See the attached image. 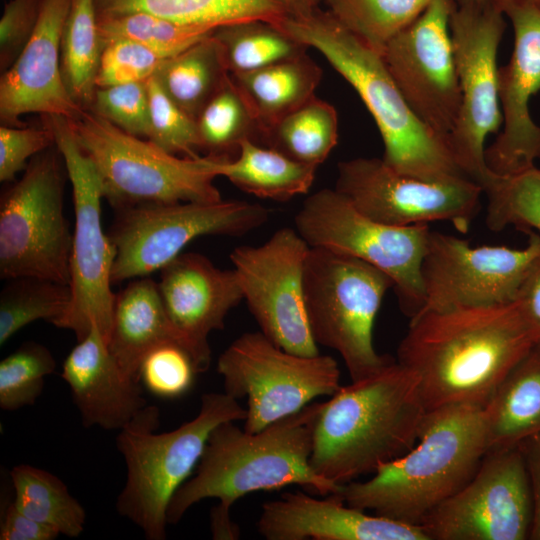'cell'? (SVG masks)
<instances>
[{"mask_svg": "<svg viewBox=\"0 0 540 540\" xmlns=\"http://www.w3.org/2000/svg\"><path fill=\"white\" fill-rule=\"evenodd\" d=\"M539 342L518 300L425 311L410 318L396 361L417 376L427 411L459 404L485 407Z\"/></svg>", "mask_w": 540, "mask_h": 540, "instance_id": "6da1fadb", "label": "cell"}, {"mask_svg": "<svg viewBox=\"0 0 540 540\" xmlns=\"http://www.w3.org/2000/svg\"><path fill=\"white\" fill-rule=\"evenodd\" d=\"M323 401L310 463L343 485L409 451L427 413L417 376L396 360Z\"/></svg>", "mask_w": 540, "mask_h": 540, "instance_id": "7a4b0ae2", "label": "cell"}, {"mask_svg": "<svg viewBox=\"0 0 540 540\" xmlns=\"http://www.w3.org/2000/svg\"><path fill=\"white\" fill-rule=\"evenodd\" d=\"M323 402L301 410L251 433L226 421L211 432L196 473L173 495L168 524L178 523L194 504L207 498L231 508L256 491L298 485L313 494L336 493L341 485L317 474L311 466L313 434Z\"/></svg>", "mask_w": 540, "mask_h": 540, "instance_id": "3957f363", "label": "cell"}, {"mask_svg": "<svg viewBox=\"0 0 540 540\" xmlns=\"http://www.w3.org/2000/svg\"><path fill=\"white\" fill-rule=\"evenodd\" d=\"M483 408L459 404L427 411L409 451L335 494L349 506L420 525L471 479L487 453Z\"/></svg>", "mask_w": 540, "mask_h": 540, "instance_id": "277c9868", "label": "cell"}, {"mask_svg": "<svg viewBox=\"0 0 540 540\" xmlns=\"http://www.w3.org/2000/svg\"><path fill=\"white\" fill-rule=\"evenodd\" d=\"M278 27L299 43L319 51L355 89L378 127L384 144L382 159L389 167L428 180L466 176L449 144L412 112L382 55L328 11L315 6L292 12Z\"/></svg>", "mask_w": 540, "mask_h": 540, "instance_id": "5b68a950", "label": "cell"}, {"mask_svg": "<svg viewBox=\"0 0 540 540\" xmlns=\"http://www.w3.org/2000/svg\"><path fill=\"white\" fill-rule=\"evenodd\" d=\"M245 417L246 408L237 399L225 392H209L202 395L199 413L192 420L157 433L159 409L147 405L116 438L127 469L117 512L137 525L146 539H166L169 503L198 464L211 432L223 422Z\"/></svg>", "mask_w": 540, "mask_h": 540, "instance_id": "8992f818", "label": "cell"}, {"mask_svg": "<svg viewBox=\"0 0 540 540\" xmlns=\"http://www.w3.org/2000/svg\"><path fill=\"white\" fill-rule=\"evenodd\" d=\"M75 139L101 177L115 209L142 204L216 202L219 159L179 157L131 135L89 109L68 119Z\"/></svg>", "mask_w": 540, "mask_h": 540, "instance_id": "52a82bcc", "label": "cell"}, {"mask_svg": "<svg viewBox=\"0 0 540 540\" xmlns=\"http://www.w3.org/2000/svg\"><path fill=\"white\" fill-rule=\"evenodd\" d=\"M393 280L375 266L324 247H310L304 266L307 319L317 345L342 357L351 381L394 361L377 353L373 328Z\"/></svg>", "mask_w": 540, "mask_h": 540, "instance_id": "ba28073f", "label": "cell"}, {"mask_svg": "<svg viewBox=\"0 0 540 540\" xmlns=\"http://www.w3.org/2000/svg\"><path fill=\"white\" fill-rule=\"evenodd\" d=\"M67 180L64 158L54 144L34 156L22 177L1 194V279L32 276L70 284Z\"/></svg>", "mask_w": 540, "mask_h": 540, "instance_id": "9c48e42d", "label": "cell"}, {"mask_svg": "<svg viewBox=\"0 0 540 540\" xmlns=\"http://www.w3.org/2000/svg\"><path fill=\"white\" fill-rule=\"evenodd\" d=\"M42 116L44 126L51 132L54 144L64 158L75 213L70 259L71 303L54 326L71 330L77 341L84 339L96 326L107 342L116 297L111 289L116 251L102 225V180L92 160L77 143L68 118Z\"/></svg>", "mask_w": 540, "mask_h": 540, "instance_id": "30bf717a", "label": "cell"}, {"mask_svg": "<svg viewBox=\"0 0 540 540\" xmlns=\"http://www.w3.org/2000/svg\"><path fill=\"white\" fill-rule=\"evenodd\" d=\"M269 215L258 203L238 200L117 209L108 232L116 251L112 284L160 271L200 236L243 235L262 226Z\"/></svg>", "mask_w": 540, "mask_h": 540, "instance_id": "8fae6325", "label": "cell"}, {"mask_svg": "<svg viewBox=\"0 0 540 540\" xmlns=\"http://www.w3.org/2000/svg\"><path fill=\"white\" fill-rule=\"evenodd\" d=\"M504 16L498 0L455 2L450 16L461 106L449 146L462 172L481 186L493 174L485 162V141L502 123L497 54Z\"/></svg>", "mask_w": 540, "mask_h": 540, "instance_id": "7c38bea8", "label": "cell"}, {"mask_svg": "<svg viewBox=\"0 0 540 540\" xmlns=\"http://www.w3.org/2000/svg\"><path fill=\"white\" fill-rule=\"evenodd\" d=\"M295 229L310 247L353 256L386 273L410 318L421 309V264L431 231L428 224L399 227L376 222L335 188H324L304 201L295 216Z\"/></svg>", "mask_w": 540, "mask_h": 540, "instance_id": "4fadbf2b", "label": "cell"}, {"mask_svg": "<svg viewBox=\"0 0 540 540\" xmlns=\"http://www.w3.org/2000/svg\"><path fill=\"white\" fill-rule=\"evenodd\" d=\"M224 392L246 397L244 430L258 432L340 387L338 363L329 355L288 352L261 331L246 332L219 356Z\"/></svg>", "mask_w": 540, "mask_h": 540, "instance_id": "5bb4252c", "label": "cell"}, {"mask_svg": "<svg viewBox=\"0 0 540 540\" xmlns=\"http://www.w3.org/2000/svg\"><path fill=\"white\" fill-rule=\"evenodd\" d=\"M335 189L370 219L391 226L448 221L462 233L480 205L482 186L467 176L440 180L399 173L380 158L338 164Z\"/></svg>", "mask_w": 540, "mask_h": 540, "instance_id": "9a60e30c", "label": "cell"}, {"mask_svg": "<svg viewBox=\"0 0 540 540\" xmlns=\"http://www.w3.org/2000/svg\"><path fill=\"white\" fill-rule=\"evenodd\" d=\"M527 245L473 247L467 240L430 231L421 264L423 304L416 313L507 304L540 256V234ZM415 314V315H416Z\"/></svg>", "mask_w": 540, "mask_h": 540, "instance_id": "2e32d148", "label": "cell"}, {"mask_svg": "<svg viewBox=\"0 0 540 540\" xmlns=\"http://www.w3.org/2000/svg\"><path fill=\"white\" fill-rule=\"evenodd\" d=\"M533 516L518 446L488 451L471 479L420 523L429 540H524Z\"/></svg>", "mask_w": 540, "mask_h": 540, "instance_id": "e0dca14e", "label": "cell"}, {"mask_svg": "<svg viewBox=\"0 0 540 540\" xmlns=\"http://www.w3.org/2000/svg\"><path fill=\"white\" fill-rule=\"evenodd\" d=\"M310 246L296 229L284 227L262 245H242L230 254L243 299L260 331L280 348L319 354L307 319L304 266Z\"/></svg>", "mask_w": 540, "mask_h": 540, "instance_id": "ac0fdd59", "label": "cell"}, {"mask_svg": "<svg viewBox=\"0 0 540 540\" xmlns=\"http://www.w3.org/2000/svg\"><path fill=\"white\" fill-rule=\"evenodd\" d=\"M454 0H431L382 58L416 117L449 144L461 106L450 16Z\"/></svg>", "mask_w": 540, "mask_h": 540, "instance_id": "d6986e66", "label": "cell"}, {"mask_svg": "<svg viewBox=\"0 0 540 540\" xmlns=\"http://www.w3.org/2000/svg\"><path fill=\"white\" fill-rule=\"evenodd\" d=\"M498 3L512 23L514 47L509 62L498 70L503 128L485 149V162L492 173L506 176L540 159V126L529 112L531 97L540 91V7L532 0Z\"/></svg>", "mask_w": 540, "mask_h": 540, "instance_id": "ffe728a7", "label": "cell"}, {"mask_svg": "<svg viewBox=\"0 0 540 540\" xmlns=\"http://www.w3.org/2000/svg\"><path fill=\"white\" fill-rule=\"evenodd\" d=\"M157 285L197 373L205 372L211 362L209 334L224 328L227 314L243 299L234 270L220 269L206 256L186 252L160 270Z\"/></svg>", "mask_w": 540, "mask_h": 540, "instance_id": "44dd1931", "label": "cell"}, {"mask_svg": "<svg viewBox=\"0 0 540 540\" xmlns=\"http://www.w3.org/2000/svg\"><path fill=\"white\" fill-rule=\"evenodd\" d=\"M71 0H43L36 29L0 79L1 125L24 127L27 113L68 119L82 111L70 96L61 72V36Z\"/></svg>", "mask_w": 540, "mask_h": 540, "instance_id": "7402d4cb", "label": "cell"}, {"mask_svg": "<svg viewBox=\"0 0 540 540\" xmlns=\"http://www.w3.org/2000/svg\"><path fill=\"white\" fill-rule=\"evenodd\" d=\"M323 497L285 492L265 502L258 532L267 540H429L419 525L349 506L335 493Z\"/></svg>", "mask_w": 540, "mask_h": 540, "instance_id": "603a6c76", "label": "cell"}, {"mask_svg": "<svg viewBox=\"0 0 540 540\" xmlns=\"http://www.w3.org/2000/svg\"><path fill=\"white\" fill-rule=\"evenodd\" d=\"M61 377L84 427L120 430L148 405L140 381L124 373L96 326L70 351Z\"/></svg>", "mask_w": 540, "mask_h": 540, "instance_id": "cb8c5ba5", "label": "cell"}, {"mask_svg": "<svg viewBox=\"0 0 540 540\" xmlns=\"http://www.w3.org/2000/svg\"><path fill=\"white\" fill-rule=\"evenodd\" d=\"M169 342L185 348L167 315L157 282L147 276L132 279L115 297L107 341L110 353L127 376L140 381L145 356Z\"/></svg>", "mask_w": 540, "mask_h": 540, "instance_id": "d4e9b609", "label": "cell"}, {"mask_svg": "<svg viewBox=\"0 0 540 540\" xmlns=\"http://www.w3.org/2000/svg\"><path fill=\"white\" fill-rule=\"evenodd\" d=\"M483 414L487 452L540 432V342L500 383Z\"/></svg>", "mask_w": 540, "mask_h": 540, "instance_id": "484cf974", "label": "cell"}, {"mask_svg": "<svg viewBox=\"0 0 540 540\" xmlns=\"http://www.w3.org/2000/svg\"><path fill=\"white\" fill-rule=\"evenodd\" d=\"M230 75L250 105L263 140L278 121L315 96L321 70L303 54L254 71Z\"/></svg>", "mask_w": 540, "mask_h": 540, "instance_id": "4316f807", "label": "cell"}, {"mask_svg": "<svg viewBox=\"0 0 540 540\" xmlns=\"http://www.w3.org/2000/svg\"><path fill=\"white\" fill-rule=\"evenodd\" d=\"M97 17L145 12L211 29L261 20L278 26L291 12L283 0H94Z\"/></svg>", "mask_w": 540, "mask_h": 540, "instance_id": "83f0119b", "label": "cell"}, {"mask_svg": "<svg viewBox=\"0 0 540 540\" xmlns=\"http://www.w3.org/2000/svg\"><path fill=\"white\" fill-rule=\"evenodd\" d=\"M318 167L298 162L282 152L247 139L233 159H219L215 170L244 192L286 201L306 194Z\"/></svg>", "mask_w": 540, "mask_h": 540, "instance_id": "f1b7e54d", "label": "cell"}, {"mask_svg": "<svg viewBox=\"0 0 540 540\" xmlns=\"http://www.w3.org/2000/svg\"><path fill=\"white\" fill-rule=\"evenodd\" d=\"M229 75L221 47L210 34L167 58L154 77L169 98L196 120Z\"/></svg>", "mask_w": 540, "mask_h": 540, "instance_id": "f546056e", "label": "cell"}, {"mask_svg": "<svg viewBox=\"0 0 540 540\" xmlns=\"http://www.w3.org/2000/svg\"><path fill=\"white\" fill-rule=\"evenodd\" d=\"M102 51L94 0H71L61 36V72L70 96L85 109L97 89Z\"/></svg>", "mask_w": 540, "mask_h": 540, "instance_id": "4dcf8cb0", "label": "cell"}, {"mask_svg": "<svg viewBox=\"0 0 540 540\" xmlns=\"http://www.w3.org/2000/svg\"><path fill=\"white\" fill-rule=\"evenodd\" d=\"M14 503L27 516L55 528L60 534L78 537L84 530L86 512L54 474L27 464L10 472Z\"/></svg>", "mask_w": 540, "mask_h": 540, "instance_id": "1f68e13d", "label": "cell"}, {"mask_svg": "<svg viewBox=\"0 0 540 540\" xmlns=\"http://www.w3.org/2000/svg\"><path fill=\"white\" fill-rule=\"evenodd\" d=\"M337 140L335 108L313 96L278 121L262 142L298 162L318 167L327 159Z\"/></svg>", "mask_w": 540, "mask_h": 540, "instance_id": "d6a6232c", "label": "cell"}, {"mask_svg": "<svg viewBox=\"0 0 540 540\" xmlns=\"http://www.w3.org/2000/svg\"><path fill=\"white\" fill-rule=\"evenodd\" d=\"M212 35L221 47L230 74L298 57L307 48L278 26L261 20L221 26Z\"/></svg>", "mask_w": 540, "mask_h": 540, "instance_id": "836d02e7", "label": "cell"}, {"mask_svg": "<svg viewBox=\"0 0 540 540\" xmlns=\"http://www.w3.org/2000/svg\"><path fill=\"white\" fill-rule=\"evenodd\" d=\"M200 150L208 156L233 159L240 144L260 138L257 119L231 75L196 119Z\"/></svg>", "mask_w": 540, "mask_h": 540, "instance_id": "e575fe53", "label": "cell"}, {"mask_svg": "<svg viewBox=\"0 0 540 540\" xmlns=\"http://www.w3.org/2000/svg\"><path fill=\"white\" fill-rule=\"evenodd\" d=\"M8 281L0 293L1 346L34 321L45 320L55 325L69 309V284L32 276Z\"/></svg>", "mask_w": 540, "mask_h": 540, "instance_id": "d590c367", "label": "cell"}, {"mask_svg": "<svg viewBox=\"0 0 540 540\" xmlns=\"http://www.w3.org/2000/svg\"><path fill=\"white\" fill-rule=\"evenodd\" d=\"M328 12L382 55L387 44L426 9L431 0H324Z\"/></svg>", "mask_w": 540, "mask_h": 540, "instance_id": "8d00e7d4", "label": "cell"}, {"mask_svg": "<svg viewBox=\"0 0 540 540\" xmlns=\"http://www.w3.org/2000/svg\"><path fill=\"white\" fill-rule=\"evenodd\" d=\"M488 199L486 225L495 232L509 225L540 232V168L500 176L492 174L482 185Z\"/></svg>", "mask_w": 540, "mask_h": 540, "instance_id": "74e56055", "label": "cell"}, {"mask_svg": "<svg viewBox=\"0 0 540 540\" xmlns=\"http://www.w3.org/2000/svg\"><path fill=\"white\" fill-rule=\"evenodd\" d=\"M98 29L103 47L110 41L130 40L168 57L182 52L215 30L178 23L145 12L100 17Z\"/></svg>", "mask_w": 540, "mask_h": 540, "instance_id": "f35d334b", "label": "cell"}, {"mask_svg": "<svg viewBox=\"0 0 540 540\" xmlns=\"http://www.w3.org/2000/svg\"><path fill=\"white\" fill-rule=\"evenodd\" d=\"M51 351L37 342H25L0 362V408L14 411L35 403L44 379L55 371Z\"/></svg>", "mask_w": 540, "mask_h": 540, "instance_id": "ab89813d", "label": "cell"}, {"mask_svg": "<svg viewBox=\"0 0 540 540\" xmlns=\"http://www.w3.org/2000/svg\"><path fill=\"white\" fill-rule=\"evenodd\" d=\"M150 131L147 140L161 149L185 157H197L200 141L196 120L179 108L156 78L147 80Z\"/></svg>", "mask_w": 540, "mask_h": 540, "instance_id": "60d3db41", "label": "cell"}, {"mask_svg": "<svg viewBox=\"0 0 540 540\" xmlns=\"http://www.w3.org/2000/svg\"><path fill=\"white\" fill-rule=\"evenodd\" d=\"M88 109L131 135L145 139L149 136L147 81L97 88Z\"/></svg>", "mask_w": 540, "mask_h": 540, "instance_id": "b9f144b4", "label": "cell"}, {"mask_svg": "<svg viewBox=\"0 0 540 540\" xmlns=\"http://www.w3.org/2000/svg\"><path fill=\"white\" fill-rule=\"evenodd\" d=\"M167 58L161 52L134 41H110L103 47L96 86L102 88L147 81Z\"/></svg>", "mask_w": 540, "mask_h": 540, "instance_id": "7bdbcfd3", "label": "cell"}, {"mask_svg": "<svg viewBox=\"0 0 540 540\" xmlns=\"http://www.w3.org/2000/svg\"><path fill=\"white\" fill-rule=\"evenodd\" d=\"M197 373L189 352L173 342L151 350L144 358L139 377L148 390L163 398H176L191 387Z\"/></svg>", "mask_w": 540, "mask_h": 540, "instance_id": "ee69618b", "label": "cell"}, {"mask_svg": "<svg viewBox=\"0 0 540 540\" xmlns=\"http://www.w3.org/2000/svg\"><path fill=\"white\" fill-rule=\"evenodd\" d=\"M54 145L47 127L0 126V181L13 182L18 172L27 168L28 160Z\"/></svg>", "mask_w": 540, "mask_h": 540, "instance_id": "f6af8a7d", "label": "cell"}, {"mask_svg": "<svg viewBox=\"0 0 540 540\" xmlns=\"http://www.w3.org/2000/svg\"><path fill=\"white\" fill-rule=\"evenodd\" d=\"M43 0H9L0 18V70L16 61L32 37L41 14Z\"/></svg>", "mask_w": 540, "mask_h": 540, "instance_id": "bcb514c9", "label": "cell"}, {"mask_svg": "<svg viewBox=\"0 0 540 540\" xmlns=\"http://www.w3.org/2000/svg\"><path fill=\"white\" fill-rule=\"evenodd\" d=\"M60 533L24 514L14 501L5 502L0 521L1 540H54Z\"/></svg>", "mask_w": 540, "mask_h": 540, "instance_id": "7dc6e473", "label": "cell"}, {"mask_svg": "<svg viewBox=\"0 0 540 540\" xmlns=\"http://www.w3.org/2000/svg\"><path fill=\"white\" fill-rule=\"evenodd\" d=\"M530 481L533 516L530 539L540 540V432L529 436L518 444Z\"/></svg>", "mask_w": 540, "mask_h": 540, "instance_id": "c3c4849f", "label": "cell"}, {"mask_svg": "<svg viewBox=\"0 0 540 540\" xmlns=\"http://www.w3.org/2000/svg\"><path fill=\"white\" fill-rule=\"evenodd\" d=\"M540 339V256L533 263L518 292L517 299Z\"/></svg>", "mask_w": 540, "mask_h": 540, "instance_id": "681fc988", "label": "cell"}, {"mask_svg": "<svg viewBox=\"0 0 540 540\" xmlns=\"http://www.w3.org/2000/svg\"><path fill=\"white\" fill-rule=\"evenodd\" d=\"M230 509L220 503L210 511V530L215 540H235L240 536L239 526L232 520Z\"/></svg>", "mask_w": 540, "mask_h": 540, "instance_id": "f907efd6", "label": "cell"}, {"mask_svg": "<svg viewBox=\"0 0 540 540\" xmlns=\"http://www.w3.org/2000/svg\"><path fill=\"white\" fill-rule=\"evenodd\" d=\"M295 12L309 10L316 6V0H283Z\"/></svg>", "mask_w": 540, "mask_h": 540, "instance_id": "816d5d0a", "label": "cell"}, {"mask_svg": "<svg viewBox=\"0 0 540 540\" xmlns=\"http://www.w3.org/2000/svg\"><path fill=\"white\" fill-rule=\"evenodd\" d=\"M456 3L457 2H462V1H489V0H454Z\"/></svg>", "mask_w": 540, "mask_h": 540, "instance_id": "f5cc1de1", "label": "cell"}, {"mask_svg": "<svg viewBox=\"0 0 540 540\" xmlns=\"http://www.w3.org/2000/svg\"><path fill=\"white\" fill-rule=\"evenodd\" d=\"M532 1L540 7V0H532Z\"/></svg>", "mask_w": 540, "mask_h": 540, "instance_id": "db71d44e", "label": "cell"}]
</instances>
